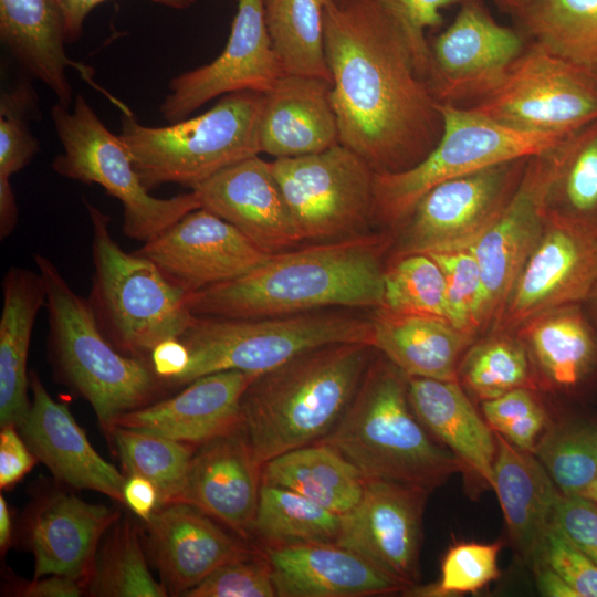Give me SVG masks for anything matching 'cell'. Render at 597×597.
<instances>
[{
	"label": "cell",
	"instance_id": "f5cc1de1",
	"mask_svg": "<svg viewBox=\"0 0 597 597\" xmlns=\"http://www.w3.org/2000/svg\"><path fill=\"white\" fill-rule=\"evenodd\" d=\"M15 426L1 427L0 433V488L19 482L34 465L36 457L17 431Z\"/></svg>",
	"mask_w": 597,
	"mask_h": 597
},
{
	"label": "cell",
	"instance_id": "f546056e",
	"mask_svg": "<svg viewBox=\"0 0 597 597\" xmlns=\"http://www.w3.org/2000/svg\"><path fill=\"white\" fill-rule=\"evenodd\" d=\"M411 407L427 430L461 462L463 470L492 488L496 440L459 380L408 377Z\"/></svg>",
	"mask_w": 597,
	"mask_h": 597
},
{
	"label": "cell",
	"instance_id": "9a60e30c",
	"mask_svg": "<svg viewBox=\"0 0 597 597\" xmlns=\"http://www.w3.org/2000/svg\"><path fill=\"white\" fill-rule=\"evenodd\" d=\"M597 280V229L547 212L492 331L516 332L535 316L582 303Z\"/></svg>",
	"mask_w": 597,
	"mask_h": 597
},
{
	"label": "cell",
	"instance_id": "d590c367",
	"mask_svg": "<svg viewBox=\"0 0 597 597\" xmlns=\"http://www.w3.org/2000/svg\"><path fill=\"white\" fill-rule=\"evenodd\" d=\"M328 0H262L266 30L285 74L332 82L324 43Z\"/></svg>",
	"mask_w": 597,
	"mask_h": 597
},
{
	"label": "cell",
	"instance_id": "83f0119b",
	"mask_svg": "<svg viewBox=\"0 0 597 597\" xmlns=\"http://www.w3.org/2000/svg\"><path fill=\"white\" fill-rule=\"evenodd\" d=\"M495 440L492 489L514 548L536 569L543 565L559 492L533 452L517 448L498 432Z\"/></svg>",
	"mask_w": 597,
	"mask_h": 597
},
{
	"label": "cell",
	"instance_id": "7402d4cb",
	"mask_svg": "<svg viewBox=\"0 0 597 597\" xmlns=\"http://www.w3.org/2000/svg\"><path fill=\"white\" fill-rule=\"evenodd\" d=\"M262 468L237 430L200 444L175 502L191 504L229 526L241 538L252 536L262 484Z\"/></svg>",
	"mask_w": 597,
	"mask_h": 597
},
{
	"label": "cell",
	"instance_id": "3957f363",
	"mask_svg": "<svg viewBox=\"0 0 597 597\" xmlns=\"http://www.w3.org/2000/svg\"><path fill=\"white\" fill-rule=\"evenodd\" d=\"M373 349L329 344L259 374L243 392L235 429L256 460L264 464L326 437L353 399Z\"/></svg>",
	"mask_w": 597,
	"mask_h": 597
},
{
	"label": "cell",
	"instance_id": "9c48e42d",
	"mask_svg": "<svg viewBox=\"0 0 597 597\" xmlns=\"http://www.w3.org/2000/svg\"><path fill=\"white\" fill-rule=\"evenodd\" d=\"M62 151L52 161L60 176L86 185L96 184L123 205L126 237L147 242L188 212L201 208L195 191L156 198L142 182L132 157L82 94L73 107L55 103L51 108Z\"/></svg>",
	"mask_w": 597,
	"mask_h": 597
},
{
	"label": "cell",
	"instance_id": "4316f807",
	"mask_svg": "<svg viewBox=\"0 0 597 597\" xmlns=\"http://www.w3.org/2000/svg\"><path fill=\"white\" fill-rule=\"evenodd\" d=\"M117 520L116 511L70 494L44 499L30 521L34 578L66 575L86 585L100 541Z\"/></svg>",
	"mask_w": 597,
	"mask_h": 597
},
{
	"label": "cell",
	"instance_id": "8fae6325",
	"mask_svg": "<svg viewBox=\"0 0 597 597\" xmlns=\"http://www.w3.org/2000/svg\"><path fill=\"white\" fill-rule=\"evenodd\" d=\"M272 171L303 241L327 242L369 233L375 171L342 144L277 158Z\"/></svg>",
	"mask_w": 597,
	"mask_h": 597
},
{
	"label": "cell",
	"instance_id": "03108f58",
	"mask_svg": "<svg viewBox=\"0 0 597 597\" xmlns=\"http://www.w3.org/2000/svg\"><path fill=\"white\" fill-rule=\"evenodd\" d=\"M510 0H498L499 4L504 9Z\"/></svg>",
	"mask_w": 597,
	"mask_h": 597
},
{
	"label": "cell",
	"instance_id": "cb8c5ba5",
	"mask_svg": "<svg viewBox=\"0 0 597 597\" xmlns=\"http://www.w3.org/2000/svg\"><path fill=\"white\" fill-rule=\"evenodd\" d=\"M256 376L241 370L201 376L169 399L123 413L113 429L132 428L200 446L237 429L243 392Z\"/></svg>",
	"mask_w": 597,
	"mask_h": 597
},
{
	"label": "cell",
	"instance_id": "be15d7a7",
	"mask_svg": "<svg viewBox=\"0 0 597 597\" xmlns=\"http://www.w3.org/2000/svg\"><path fill=\"white\" fill-rule=\"evenodd\" d=\"M585 498L594 501L597 503V479L596 481L593 483V485L590 486V489L588 490V492L586 493Z\"/></svg>",
	"mask_w": 597,
	"mask_h": 597
},
{
	"label": "cell",
	"instance_id": "60d3db41",
	"mask_svg": "<svg viewBox=\"0 0 597 597\" xmlns=\"http://www.w3.org/2000/svg\"><path fill=\"white\" fill-rule=\"evenodd\" d=\"M128 475L149 480L157 489L159 507L176 501L195 454V444L125 427L112 431Z\"/></svg>",
	"mask_w": 597,
	"mask_h": 597
},
{
	"label": "cell",
	"instance_id": "d6a6232c",
	"mask_svg": "<svg viewBox=\"0 0 597 597\" xmlns=\"http://www.w3.org/2000/svg\"><path fill=\"white\" fill-rule=\"evenodd\" d=\"M514 333L532 363L556 387L577 386L596 364L597 336L582 303L542 313Z\"/></svg>",
	"mask_w": 597,
	"mask_h": 597
},
{
	"label": "cell",
	"instance_id": "6125c7cd",
	"mask_svg": "<svg viewBox=\"0 0 597 597\" xmlns=\"http://www.w3.org/2000/svg\"><path fill=\"white\" fill-rule=\"evenodd\" d=\"M582 306L597 336V280L586 298L582 302Z\"/></svg>",
	"mask_w": 597,
	"mask_h": 597
},
{
	"label": "cell",
	"instance_id": "ac0fdd59",
	"mask_svg": "<svg viewBox=\"0 0 597 597\" xmlns=\"http://www.w3.org/2000/svg\"><path fill=\"white\" fill-rule=\"evenodd\" d=\"M136 252L189 293L242 276L271 255L202 207L185 214Z\"/></svg>",
	"mask_w": 597,
	"mask_h": 597
},
{
	"label": "cell",
	"instance_id": "bcb514c9",
	"mask_svg": "<svg viewBox=\"0 0 597 597\" xmlns=\"http://www.w3.org/2000/svg\"><path fill=\"white\" fill-rule=\"evenodd\" d=\"M500 548V543H458L448 549L442 559L440 579L410 591L429 597L476 593L499 577Z\"/></svg>",
	"mask_w": 597,
	"mask_h": 597
},
{
	"label": "cell",
	"instance_id": "8992f818",
	"mask_svg": "<svg viewBox=\"0 0 597 597\" xmlns=\"http://www.w3.org/2000/svg\"><path fill=\"white\" fill-rule=\"evenodd\" d=\"M262 98L258 92L230 93L207 112L161 127L143 125L126 112L118 136L149 191L165 184L193 190L220 170L261 154Z\"/></svg>",
	"mask_w": 597,
	"mask_h": 597
},
{
	"label": "cell",
	"instance_id": "f6af8a7d",
	"mask_svg": "<svg viewBox=\"0 0 597 597\" xmlns=\"http://www.w3.org/2000/svg\"><path fill=\"white\" fill-rule=\"evenodd\" d=\"M39 111L38 97L27 80L0 95V176L10 178L25 168L40 150L29 121Z\"/></svg>",
	"mask_w": 597,
	"mask_h": 597
},
{
	"label": "cell",
	"instance_id": "ba28073f",
	"mask_svg": "<svg viewBox=\"0 0 597 597\" xmlns=\"http://www.w3.org/2000/svg\"><path fill=\"white\" fill-rule=\"evenodd\" d=\"M189 364L172 386L221 370L265 373L306 350L339 343L373 344L371 317L318 310L258 318L197 316L179 337Z\"/></svg>",
	"mask_w": 597,
	"mask_h": 597
},
{
	"label": "cell",
	"instance_id": "e575fe53",
	"mask_svg": "<svg viewBox=\"0 0 597 597\" xmlns=\"http://www.w3.org/2000/svg\"><path fill=\"white\" fill-rule=\"evenodd\" d=\"M510 13L530 41L590 73L597 66V0H528Z\"/></svg>",
	"mask_w": 597,
	"mask_h": 597
},
{
	"label": "cell",
	"instance_id": "b9f144b4",
	"mask_svg": "<svg viewBox=\"0 0 597 597\" xmlns=\"http://www.w3.org/2000/svg\"><path fill=\"white\" fill-rule=\"evenodd\" d=\"M533 453L563 495L585 496L597 479V429L589 425L549 428Z\"/></svg>",
	"mask_w": 597,
	"mask_h": 597
},
{
	"label": "cell",
	"instance_id": "91938a15",
	"mask_svg": "<svg viewBox=\"0 0 597 597\" xmlns=\"http://www.w3.org/2000/svg\"><path fill=\"white\" fill-rule=\"evenodd\" d=\"M537 586L542 595L548 597H578L577 593L556 572L546 565L535 569Z\"/></svg>",
	"mask_w": 597,
	"mask_h": 597
},
{
	"label": "cell",
	"instance_id": "7dc6e473",
	"mask_svg": "<svg viewBox=\"0 0 597 597\" xmlns=\"http://www.w3.org/2000/svg\"><path fill=\"white\" fill-rule=\"evenodd\" d=\"M186 597H275L272 568L262 551L219 567Z\"/></svg>",
	"mask_w": 597,
	"mask_h": 597
},
{
	"label": "cell",
	"instance_id": "6da1fadb",
	"mask_svg": "<svg viewBox=\"0 0 597 597\" xmlns=\"http://www.w3.org/2000/svg\"><path fill=\"white\" fill-rule=\"evenodd\" d=\"M324 43L339 144L376 174L421 161L443 117L395 19L375 0H328Z\"/></svg>",
	"mask_w": 597,
	"mask_h": 597
},
{
	"label": "cell",
	"instance_id": "003e7915",
	"mask_svg": "<svg viewBox=\"0 0 597 597\" xmlns=\"http://www.w3.org/2000/svg\"><path fill=\"white\" fill-rule=\"evenodd\" d=\"M591 74L595 76V78L597 80V66L591 71Z\"/></svg>",
	"mask_w": 597,
	"mask_h": 597
},
{
	"label": "cell",
	"instance_id": "f35d334b",
	"mask_svg": "<svg viewBox=\"0 0 597 597\" xmlns=\"http://www.w3.org/2000/svg\"><path fill=\"white\" fill-rule=\"evenodd\" d=\"M92 596L163 597L168 590L151 576L135 526L115 522L100 544L86 583Z\"/></svg>",
	"mask_w": 597,
	"mask_h": 597
},
{
	"label": "cell",
	"instance_id": "6f0895ef",
	"mask_svg": "<svg viewBox=\"0 0 597 597\" xmlns=\"http://www.w3.org/2000/svg\"><path fill=\"white\" fill-rule=\"evenodd\" d=\"M82 580L66 575H50L46 578H34L19 590V595L28 597H78L83 593Z\"/></svg>",
	"mask_w": 597,
	"mask_h": 597
},
{
	"label": "cell",
	"instance_id": "f1b7e54d",
	"mask_svg": "<svg viewBox=\"0 0 597 597\" xmlns=\"http://www.w3.org/2000/svg\"><path fill=\"white\" fill-rule=\"evenodd\" d=\"M0 40L33 78L70 107L73 88L69 67L93 83V70L69 59L64 14L59 0H0Z\"/></svg>",
	"mask_w": 597,
	"mask_h": 597
},
{
	"label": "cell",
	"instance_id": "11a10c76",
	"mask_svg": "<svg viewBox=\"0 0 597 597\" xmlns=\"http://www.w3.org/2000/svg\"><path fill=\"white\" fill-rule=\"evenodd\" d=\"M149 359L156 376L163 383L172 385L188 367L189 353L179 338H171L157 345Z\"/></svg>",
	"mask_w": 597,
	"mask_h": 597
},
{
	"label": "cell",
	"instance_id": "d4e9b609",
	"mask_svg": "<svg viewBox=\"0 0 597 597\" xmlns=\"http://www.w3.org/2000/svg\"><path fill=\"white\" fill-rule=\"evenodd\" d=\"M332 82L284 74L263 93L259 118L261 153L274 159L326 150L338 144Z\"/></svg>",
	"mask_w": 597,
	"mask_h": 597
},
{
	"label": "cell",
	"instance_id": "74e56055",
	"mask_svg": "<svg viewBox=\"0 0 597 597\" xmlns=\"http://www.w3.org/2000/svg\"><path fill=\"white\" fill-rule=\"evenodd\" d=\"M342 515L289 489L262 482L252 536L261 547L335 543Z\"/></svg>",
	"mask_w": 597,
	"mask_h": 597
},
{
	"label": "cell",
	"instance_id": "e0dca14e",
	"mask_svg": "<svg viewBox=\"0 0 597 597\" xmlns=\"http://www.w3.org/2000/svg\"><path fill=\"white\" fill-rule=\"evenodd\" d=\"M429 493L401 483L365 480L360 501L342 515L335 544L358 554L406 590L415 588Z\"/></svg>",
	"mask_w": 597,
	"mask_h": 597
},
{
	"label": "cell",
	"instance_id": "4fadbf2b",
	"mask_svg": "<svg viewBox=\"0 0 597 597\" xmlns=\"http://www.w3.org/2000/svg\"><path fill=\"white\" fill-rule=\"evenodd\" d=\"M528 158L492 165L431 188L392 231L390 259L470 249L512 199Z\"/></svg>",
	"mask_w": 597,
	"mask_h": 597
},
{
	"label": "cell",
	"instance_id": "94428289",
	"mask_svg": "<svg viewBox=\"0 0 597 597\" xmlns=\"http://www.w3.org/2000/svg\"><path fill=\"white\" fill-rule=\"evenodd\" d=\"M11 516L3 495L0 496V547L4 553L11 544Z\"/></svg>",
	"mask_w": 597,
	"mask_h": 597
},
{
	"label": "cell",
	"instance_id": "ee69618b",
	"mask_svg": "<svg viewBox=\"0 0 597 597\" xmlns=\"http://www.w3.org/2000/svg\"><path fill=\"white\" fill-rule=\"evenodd\" d=\"M428 255L438 263L444 276L448 321L475 339L488 325L485 289L473 252L463 249Z\"/></svg>",
	"mask_w": 597,
	"mask_h": 597
},
{
	"label": "cell",
	"instance_id": "603a6c76",
	"mask_svg": "<svg viewBox=\"0 0 597 597\" xmlns=\"http://www.w3.org/2000/svg\"><path fill=\"white\" fill-rule=\"evenodd\" d=\"M30 388L32 401L19 428L36 459L59 481L124 503L126 476L95 451L67 406L54 400L34 373Z\"/></svg>",
	"mask_w": 597,
	"mask_h": 597
},
{
	"label": "cell",
	"instance_id": "7c38bea8",
	"mask_svg": "<svg viewBox=\"0 0 597 597\" xmlns=\"http://www.w3.org/2000/svg\"><path fill=\"white\" fill-rule=\"evenodd\" d=\"M465 108L516 130L568 136L597 119V80L530 41L502 83Z\"/></svg>",
	"mask_w": 597,
	"mask_h": 597
},
{
	"label": "cell",
	"instance_id": "44dd1931",
	"mask_svg": "<svg viewBox=\"0 0 597 597\" xmlns=\"http://www.w3.org/2000/svg\"><path fill=\"white\" fill-rule=\"evenodd\" d=\"M198 507L172 502L146 523L147 549L168 591L184 595L219 567L255 553Z\"/></svg>",
	"mask_w": 597,
	"mask_h": 597
},
{
	"label": "cell",
	"instance_id": "277c9868",
	"mask_svg": "<svg viewBox=\"0 0 597 597\" xmlns=\"http://www.w3.org/2000/svg\"><path fill=\"white\" fill-rule=\"evenodd\" d=\"M416 416L408 376L383 355L370 360L343 416L322 440L365 480H384L431 492L464 471Z\"/></svg>",
	"mask_w": 597,
	"mask_h": 597
},
{
	"label": "cell",
	"instance_id": "836d02e7",
	"mask_svg": "<svg viewBox=\"0 0 597 597\" xmlns=\"http://www.w3.org/2000/svg\"><path fill=\"white\" fill-rule=\"evenodd\" d=\"M262 482L294 491L338 515L358 504L365 488L359 471L323 441L266 461L262 468Z\"/></svg>",
	"mask_w": 597,
	"mask_h": 597
},
{
	"label": "cell",
	"instance_id": "d6986e66",
	"mask_svg": "<svg viewBox=\"0 0 597 597\" xmlns=\"http://www.w3.org/2000/svg\"><path fill=\"white\" fill-rule=\"evenodd\" d=\"M554 148L528 158L512 199L470 248L479 263L485 289L486 325L495 321L519 272L544 230Z\"/></svg>",
	"mask_w": 597,
	"mask_h": 597
},
{
	"label": "cell",
	"instance_id": "680465c9",
	"mask_svg": "<svg viewBox=\"0 0 597 597\" xmlns=\"http://www.w3.org/2000/svg\"><path fill=\"white\" fill-rule=\"evenodd\" d=\"M18 222V205L10 178L0 176V239L8 238Z\"/></svg>",
	"mask_w": 597,
	"mask_h": 597
},
{
	"label": "cell",
	"instance_id": "5bb4252c",
	"mask_svg": "<svg viewBox=\"0 0 597 597\" xmlns=\"http://www.w3.org/2000/svg\"><path fill=\"white\" fill-rule=\"evenodd\" d=\"M528 42L519 28L495 22L480 0H462L452 23L429 43L432 95L439 104H476L502 83Z\"/></svg>",
	"mask_w": 597,
	"mask_h": 597
},
{
	"label": "cell",
	"instance_id": "4dcf8cb0",
	"mask_svg": "<svg viewBox=\"0 0 597 597\" xmlns=\"http://www.w3.org/2000/svg\"><path fill=\"white\" fill-rule=\"evenodd\" d=\"M373 348L408 377L458 380L459 359L474 338L448 320L376 308Z\"/></svg>",
	"mask_w": 597,
	"mask_h": 597
},
{
	"label": "cell",
	"instance_id": "9f6ffc18",
	"mask_svg": "<svg viewBox=\"0 0 597 597\" xmlns=\"http://www.w3.org/2000/svg\"><path fill=\"white\" fill-rule=\"evenodd\" d=\"M123 495L124 503L145 522L149 521L159 507L156 486L143 476H126Z\"/></svg>",
	"mask_w": 597,
	"mask_h": 597
},
{
	"label": "cell",
	"instance_id": "ffe728a7",
	"mask_svg": "<svg viewBox=\"0 0 597 597\" xmlns=\"http://www.w3.org/2000/svg\"><path fill=\"white\" fill-rule=\"evenodd\" d=\"M192 191L202 208L234 226L269 254L303 242L271 161L259 155L220 170Z\"/></svg>",
	"mask_w": 597,
	"mask_h": 597
},
{
	"label": "cell",
	"instance_id": "484cf974",
	"mask_svg": "<svg viewBox=\"0 0 597 597\" xmlns=\"http://www.w3.org/2000/svg\"><path fill=\"white\" fill-rule=\"evenodd\" d=\"M276 596L364 597L406 588L358 554L335 543L261 547Z\"/></svg>",
	"mask_w": 597,
	"mask_h": 597
},
{
	"label": "cell",
	"instance_id": "52a82bcc",
	"mask_svg": "<svg viewBox=\"0 0 597 597\" xmlns=\"http://www.w3.org/2000/svg\"><path fill=\"white\" fill-rule=\"evenodd\" d=\"M92 224L93 286L88 298L97 321L122 353L143 358L160 343L179 338L196 315L189 292L169 281L146 256L124 251L109 217L83 198Z\"/></svg>",
	"mask_w": 597,
	"mask_h": 597
},
{
	"label": "cell",
	"instance_id": "7bdbcfd3",
	"mask_svg": "<svg viewBox=\"0 0 597 597\" xmlns=\"http://www.w3.org/2000/svg\"><path fill=\"white\" fill-rule=\"evenodd\" d=\"M383 286L379 308L448 320L444 276L430 255L412 253L390 259L384 270Z\"/></svg>",
	"mask_w": 597,
	"mask_h": 597
},
{
	"label": "cell",
	"instance_id": "30bf717a",
	"mask_svg": "<svg viewBox=\"0 0 597 597\" xmlns=\"http://www.w3.org/2000/svg\"><path fill=\"white\" fill-rule=\"evenodd\" d=\"M438 106L443 130L432 150L408 169L375 174L374 223L391 232L434 186L492 165L544 153L567 137L516 130L469 108Z\"/></svg>",
	"mask_w": 597,
	"mask_h": 597
},
{
	"label": "cell",
	"instance_id": "1f68e13d",
	"mask_svg": "<svg viewBox=\"0 0 597 597\" xmlns=\"http://www.w3.org/2000/svg\"><path fill=\"white\" fill-rule=\"evenodd\" d=\"M2 293L0 423L19 427L30 407L28 354L34 321L45 303V286L39 271L11 266L3 276Z\"/></svg>",
	"mask_w": 597,
	"mask_h": 597
},
{
	"label": "cell",
	"instance_id": "8d00e7d4",
	"mask_svg": "<svg viewBox=\"0 0 597 597\" xmlns=\"http://www.w3.org/2000/svg\"><path fill=\"white\" fill-rule=\"evenodd\" d=\"M553 155L547 212L597 229V119L568 135Z\"/></svg>",
	"mask_w": 597,
	"mask_h": 597
},
{
	"label": "cell",
	"instance_id": "c3c4849f",
	"mask_svg": "<svg viewBox=\"0 0 597 597\" xmlns=\"http://www.w3.org/2000/svg\"><path fill=\"white\" fill-rule=\"evenodd\" d=\"M401 28L409 43L416 70L427 82L430 70V44L427 29L443 23L441 10L462 0H375Z\"/></svg>",
	"mask_w": 597,
	"mask_h": 597
},
{
	"label": "cell",
	"instance_id": "f907efd6",
	"mask_svg": "<svg viewBox=\"0 0 597 597\" xmlns=\"http://www.w3.org/2000/svg\"><path fill=\"white\" fill-rule=\"evenodd\" d=\"M553 523L597 564V503L585 496L559 493Z\"/></svg>",
	"mask_w": 597,
	"mask_h": 597
},
{
	"label": "cell",
	"instance_id": "7a4b0ae2",
	"mask_svg": "<svg viewBox=\"0 0 597 597\" xmlns=\"http://www.w3.org/2000/svg\"><path fill=\"white\" fill-rule=\"evenodd\" d=\"M388 233L317 242L271 254L237 279L191 292L193 315L258 318L326 310L379 308Z\"/></svg>",
	"mask_w": 597,
	"mask_h": 597
},
{
	"label": "cell",
	"instance_id": "5b68a950",
	"mask_svg": "<svg viewBox=\"0 0 597 597\" xmlns=\"http://www.w3.org/2000/svg\"><path fill=\"white\" fill-rule=\"evenodd\" d=\"M45 286L50 348L63 378L113 431L125 412L147 406L163 383L143 358L119 353L103 332L88 298L80 296L45 255H33Z\"/></svg>",
	"mask_w": 597,
	"mask_h": 597
},
{
	"label": "cell",
	"instance_id": "681fc988",
	"mask_svg": "<svg viewBox=\"0 0 597 597\" xmlns=\"http://www.w3.org/2000/svg\"><path fill=\"white\" fill-rule=\"evenodd\" d=\"M543 565L563 577L578 597H597V564L554 523L547 534Z\"/></svg>",
	"mask_w": 597,
	"mask_h": 597
},
{
	"label": "cell",
	"instance_id": "e7e4bbea",
	"mask_svg": "<svg viewBox=\"0 0 597 597\" xmlns=\"http://www.w3.org/2000/svg\"><path fill=\"white\" fill-rule=\"evenodd\" d=\"M528 0H510L507 7H506V11L507 12H511L513 9H515L516 7H519L520 4L526 2Z\"/></svg>",
	"mask_w": 597,
	"mask_h": 597
},
{
	"label": "cell",
	"instance_id": "2e32d148",
	"mask_svg": "<svg viewBox=\"0 0 597 597\" xmlns=\"http://www.w3.org/2000/svg\"><path fill=\"white\" fill-rule=\"evenodd\" d=\"M237 1L222 52L210 63L169 81L159 106L167 122L185 119L207 102L230 93H266L285 74L266 30L262 0Z\"/></svg>",
	"mask_w": 597,
	"mask_h": 597
},
{
	"label": "cell",
	"instance_id": "ab89813d",
	"mask_svg": "<svg viewBox=\"0 0 597 597\" xmlns=\"http://www.w3.org/2000/svg\"><path fill=\"white\" fill-rule=\"evenodd\" d=\"M475 397L490 400L511 390L533 386L532 360L516 333L492 331L472 343L461 359L458 380Z\"/></svg>",
	"mask_w": 597,
	"mask_h": 597
},
{
	"label": "cell",
	"instance_id": "816d5d0a",
	"mask_svg": "<svg viewBox=\"0 0 597 597\" xmlns=\"http://www.w3.org/2000/svg\"><path fill=\"white\" fill-rule=\"evenodd\" d=\"M543 409L531 388L522 387L496 398L482 401L488 425L501 432L509 425Z\"/></svg>",
	"mask_w": 597,
	"mask_h": 597
},
{
	"label": "cell",
	"instance_id": "db71d44e",
	"mask_svg": "<svg viewBox=\"0 0 597 597\" xmlns=\"http://www.w3.org/2000/svg\"><path fill=\"white\" fill-rule=\"evenodd\" d=\"M65 20V32L67 43L80 40L83 33L84 23L87 15L97 6L109 0H59ZM154 3L184 10L190 8L197 0H148Z\"/></svg>",
	"mask_w": 597,
	"mask_h": 597
}]
</instances>
